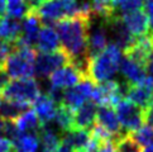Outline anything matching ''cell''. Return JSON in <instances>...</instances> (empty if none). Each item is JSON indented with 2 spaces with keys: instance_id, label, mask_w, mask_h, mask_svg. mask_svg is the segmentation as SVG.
<instances>
[{
  "instance_id": "obj_1",
  "label": "cell",
  "mask_w": 153,
  "mask_h": 152,
  "mask_svg": "<svg viewBox=\"0 0 153 152\" xmlns=\"http://www.w3.org/2000/svg\"><path fill=\"white\" fill-rule=\"evenodd\" d=\"M91 27V17L76 14L54 23L61 48L66 52L70 61L86 76L87 69V37ZM87 77V76H86Z\"/></svg>"
},
{
  "instance_id": "obj_2",
  "label": "cell",
  "mask_w": 153,
  "mask_h": 152,
  "mask_svg": "<svg viewBox=\"0 0 153 152\" xmlns=\"http://www.w3.org/2000/svg\"><path fill=\"white\" fill-rule=\"evenodd\" d=\"M123 52L114 43H108L106 47L97 55L92 56L87 61L86 76L94 84H100L106 80H111L119 70Z\"/></svg>"
},
{
  "instance_id": "obj_3",
  "label": "cell",
  "mask_w": 153,
  "mask_h": 152,
  "mask_svg": "<svg viewBox=\"0 0 153 152\" xmlns=\"http://www.w3.org/2000/svg\"><path fill=\"white\" fill-rule=\"evenodd\" d=\"M13 51L5 57L3 71L12 79L33 77L37 51L33 47L22 46L13 42Z\"/></svg>"
},
{
  "instance_id": "obj_4",
  "label": "cell",
  "mask_w": 153,
  "mask_h": 152,
  "mask_svg": "<svg viewBox=\"0 0 153 152\" xmlns=\"http://www.w3.org/2000/svg\"><path fill=\"white\" fill-rule=\"evenodd\" d=\"M41 94V89L37 80L33 77H20L9 80L1 90V98L20 104L32 105Z\"/></svg>"
},
{
  "instance_id": "obj_5",
  "label": "cell",
  "mask_w": 153,
  "mask_h": 152,
  "mask_svg": "<svg viewBox=\"0 0 153 152\" xmlns=\"http://www.w3.org/2000/svg\"><path fill=\"white\" fill-rule=\"evenodd\" d=\"M42 24L52 25L65 18L79 14V3L76 0H46L39 7L33 9Z\"/></svg>"
},
{
  "instance_id": "obj_6",
  "label": "cell",
  "mask_w": 153,
  "mask_h": 152,
  "mask_svg": "<svg viewBox=\"0 0 153 152\" xmlns=\"http://www.w3.org/2000/svg\"><path fill=\"white\" fill-rule=\"evenodd\" d=\"M114 108L118 121L125 133H132L144 124V109L135 105L127 98H123Z\"/></svg>"
},
{
  "instance_id": "obj_7",
  "label": "cell",
  "mask_w": 153,
  "mask_h": 152,
  "mask_svg": "<svg viewBox=\"0 0 153 152\" xmlns=\"http://www.w3.org/2000/svg\"><path fill=\"white\" fill-rule=\"evenodd\" d=\"M123 98H124V88L120 85L119 81L106 80L104 83L95 84L90 100L94 101L97 107L108 105L114 108Z\"/></svg>"
},
{
  "instance_id": "obj_8",
  "label": "cell",
  "mask_w": 153,
  "mask_h": 152,
  "mask_svg": "<svg viewBox=\"0 0 153 152\" xmlns=\"http://www.w3.org/2000/svg\"><path fill=\"white\" fill-rule=\"evenodd\" d=\"M70 58L62 48L52 52H41L36 56L34 75L38 77H48L57 69L70 63Z\"/></svg>"
},
{
  "instance_id": "obj_9",
  "label": "cell",
  "mask_w": 153,
  "mask_h": 152,
  "mask_svg": "<svg viewBox=\"0 0 153 152\" xmlns=\"http://www.w3.org/2000/svg\"><path fill=\"white\" fill-rule=\"evenodd\" d=\"M94 88H95V84L90 79L81 80L79 84H76L72 88L63 90L61 104L68 107L71 110L77 109L85 101L91 99V94Z\"/></svg>"
},
{
  "instance_id": "obj_10",
  "label": "cell",
  "mask_w": 153,
  "mask_h": 152,
  "mask_svg": "<svg viewBox=\"0 0 153 152\" xmlns=\"http://www.w3.org/2000/svg\"><path fill=\"white\" fill-rule=\"evenodd\" d=\"M124 96L128 100L140 107L142 109H147L153 105V80L151 76L147 77L137 85H124Z\"/></svg>"
},
{
  "instance_id": "obj_11",
  "label": "cell",
  "mask_w": 153,
  "mask_h": 152,
  "mask_svg": "<svg viewBox=\"0 0 153 152\" xmlns=\"http://www.w3.org/2000/svg\"><path fill=\"white\" fill-rule=\"evenodd\" d=\"M48 77H50V84L52 88H57L61 90L72 88L76 84H79L81 80L87 79L85 74L76 67L72 62L57 69Z\"/></svg>"
},
{
  "instance_id": "obj_12",
  "label": "cell",
  "mask_w": 153,
  "mask_h": 152,
  "mask_svg": "<svg viewBox=\"0 0 153 152\" xmlns=\"http://www.w3.org/2000/svg\"><path fill=\"white\" fill-rule=\"evenodd\" d=\"M120 19L125 25V28L129 31V33L134 38L149 33V22L143 8L120 14Z\"/></svg>"
},
{
  "instance_id": "obj_13",
  "label": "cell",
  "mask_w": 153,
  "mask_h": 152,
  "mask_svg": "<svg viewBox=\"0 0 153 152\" xmlns=\"http://www.w3.org/2000/svg\"><path fill=\"white\" fill-rule=\"evenodd\" d=\"M23 19L24 20H23V23H22L20 36L18 39L14 42L18 43V45H22V46H29V47L34 48L38 33H39V29L42 27V22L37 17V14L33 10H29Z\"/></svg>"
},
{
  "instance_id": "obj_14",
  "label": "cell",
  "mask_w": 153,
  "mask_h": 152,
  "mask_svg": "<svg viewBox=\"0 0 153 152\" xmlns=\"http://www.w3.org/2000/svg\"><path fill=\"white\" fill-rule=\"evenodd\" d=\"M95 123H97L101 128L105 129V131L114 138V141L125 133V132H123L122 126H120V123L118 121L117 113L114 110L113 107H108V105H99L97 107Z\"/></svg>"
},
{
  "instance_id": "obj_15",
  "label": "cell",
  "mask_w": 153,
  "mask_h": 152,
  "mask_svg": "<svg viewBox=\"0 0 153 152\" xmlns=\"http://www.w3.org/2000/svg\"><path fill=\"white\" fill-rule=\"evenodd\" d=\"M119 67H120V71H122V75L125 79V84H128V85L140 84L142 81L147 77L146 66H143V65L135 62L125 56L122 57Z\"/></svg>"
},
{
  "instance_id": "obj_16",
  "label": "cell",
  "mask_w": 153,
  "mask_h": 152,
  "mask_svg": "<svg viewBox=\"0 0 153 152\" xmlns=\"http://www.w3.org/2000/svg\"><path fill=\"white\" fill-rule=\"evenodd\" d=\"M97 105L92 100L85 101L77 109L74 110V128L72 129H90L95 123Z\"/></svg>"
},
{
  "instance_id": "obj_17",
  "label": "cell",
  "mask_w": 153,
  "mask_h": 152,
  "mask_svg": "<svg viewBox=\"0 0 153 152\" xmlns=\"http://www.w3.org/2000/svg\"><path fill=\"white\" fill-rule=\"evenodd\" d=\"M36 47L39 52H52L61 48L58 34L52 25L42 24L37 37Z\"/></svg>"
},
{
  "instance_id": "obj_18",
  "label": "cell",
  "mask_w": 153,
  "mask_h": 152,
  "mask_svg": "<svg viewBox=\"0 0 153 152\" xmlns=\"http://www.w3.org/2000/svg\"><path fill=\"white\" fill-rule=\"evenodd\" d=\"M33 105H34L33 110L37 114V117L39 119L42 126L51 123L53 121L54 113H56L58 104L52 99V98H50L47 94H43V95L39 94V96L34 100Z\"/></svg>"
},
{
  "instance_id": "obj_19",
  "label": "cell",
  "mask_w": 153,
  "mask_h": 152,
  "mask_svg": "<svg viewBox=\"0 0 153 152\" xmlns=\"http://www.w3.org/2000/svg\"><path fill=\"white\" fill-rule=\"evenodd\" d=\"M108 45V31L105 23L101 22V24L94 27L91 32L89 31L87 37V56L92 57L101 52Z\"/></svg>"
},
{
  "instance_id": "obj_20",
  "label": "cell",
  "mask_w": 153,
  "mask_h": 152,
  "mask_svg": "<svg viewBox=\"0 0 153 152\" xmlns=\"http://www.w3.org/2000/svg\"><path fill=\"white\" fill-rule=\"evenodd\" d=\"M15 126H17L18 131L20 134H36L38 136L39 133L41 128H42V124L38 119L37 114L34 113L33 109H27L23 114L14 121Z\"/></svg>"
},
{
  "instance_id": "obj_21",
  "label": "cell",
  "mask_w": 153,
  "mask_h": 152,
  "mask_svg": "<svg viewBox=\"0 0 153 152\" xmlns=\"http://www.w3.org/2000/svg\"><path fill=\"white\" fill-rule=\"evenodd\" d=\"M90 5V13L91 17L101 19V22H108L113 17H115L117 9H115V0H87Z\"/></svg>"
},
{
  "instance_id": "obj_22",
  "label": "cell",
  "mask_w": 153,
  "mask_h": 152,
  "mask_svg": "<svg viewBox=\"0 0 153 152\" xmlns=\"http://www.w3.org/2000/svg\"><path fill=\"white\" fill-rule=\"evenodd\" d=\"M62 136H59L50 124L42 126L39 133H38V139L41 141V147L42 152H54L56 148L61 143Z\"/></svg>"
},
{
  "instance_id": "obj_23",
  "label": "cell",
  "mask_w": 153,
  "mask_h": 152,
  "mask_svg": "<svg viewBox=\"0 0 153 152\" xmlns=\"http://www.w3.org/2000/svg\"><path fill=\"white\" fill-rule=\"evenodd\" d=\"M22 23L18 19L3 17L0 18V41L14 42L20 36Z\"/></svg>"
},
{
  "instance_id": "obj_24",
  "label": "cell",
  "mask_w": 153,
  "mask_h": 152,
  "mask_svg": "<svg viewBox=\"0 0 153 152\" xmlns=\"http://www.w3.org/2000/svg\"><path fill=\"white\" fill-rule=\"evenodd\" d=\"M53 121L62 133L68 132L74 128V110L59 103L57 105L56 113H54Z\"/></svg>"
},
{
  "instance_id": "obj_25",
  "label": "cell",
  "mask_w": 153,
  "mask_h": 152,
  "mask_svg": "<svg viewBox=\"0 0 153 152\" xmlns=\"http://www.w3.org/2000/svg\"><path fill=\"white\" fill-rule=\"evenodd\" d=\"M30 105L20 104V103L4 100L0 103V118L3 121H15L20 114H23L27 109H29Z\"/></svg>"
},
{
  "instance_id": "obj_26",
  "label": "cell",
  "mask_w": 153,
  "mask_h": 152,
  "mask_svg": "<svg viewBox=\"0 0 153 152\" xmlns=\"http://www.w3.org/2000/svg\"><path fill=\"white\" fill-rule=\"evenodd\" d=\"M39 139L36 134H20L13 142L14 152H37Z\"/></svg>"
},
{
  "instance_id": "obj_27",
  "label": "cell",
  "mask_w": 153,
  "mask_h": 152,
  "mask_svg": "<svg viewBox=\"0 0 153 152\" xmlns=\"http://www.w3.org/2000/svg\"><path fill=\"white\" fill-rule=\"evenodd\" d=\"M29 12L27 0H7V13L13 19H23Z\"/></svg>"
},
{
  "instance_id": "obj_28",
  "label": "cell",
  "mask_w": 153,
  "mask_h": 152,
  "mask_svg": "<svg viewBox=\"0 0 153 152\" xmlns=\"http://www.w3.org/2000/svg\"><path fill=\"white\" fill-rule=\"evenodd\" d=\"M117 152H142V147L133 139L129 133H124L114 141Z\"/></svg>"
},
{
  "instance_id": "obj_29",
  "label": "cell",
  "mask_w": 153,
  "mask_h": 152,
  "mask_svg": "<svg viewBox=\"0 0 153 152\" xmlns=\"http://www.w3.org/2000/svg\"><path fill=\"white\" fill-rule=\"evenodd\" d=\"M129 134L132 136L133 139L142 148L153 142V128L149 127L148 124H146V123Z\"/></svg>"
},
{
  "instance_id": "obj_30",
  "label": "cell",
  "mask_w": 153,
  "mask_h": 152,
  "mask_svg": "<svg viewBox=\"0 0 153 152\" xmlns=\"http://www.w3.org/2000/svg\"><path fill=\"white\" fill-rule=\"evenodd\" d=\"M143 0H115V9L118 15L132 12L135 9H140L143 8Z\"/></svg>"
},
{
  "instance_id": "obj_31",
  "label": "cell",
  "mask_w": 153,
  "mask_h": 152,
  "mask_svg": "<svg viewBox=\"0 0 153 152\" xmlns=\"http://www.w3.org/2000/svg\"><path fill=\"white\" fill-rule=\"evenodd\" d=\"M143 9L148 17V22H149V32H153V0H148L146 1L143 5Z\"/></svg>"
},
{
  "instance_id": "obj_32",
  "label": "cell",
  "mask_w": 153,
  "mask_h": 152,
  "mask_svg": "<svg viewBox=\"0 0 153 152\" xmlns=\"http://www.w3.org/2000/svg\"><path fill=\"white\" fill-rule=\"evenodd\" d=\"M0 152H14L12 141L5 137H0Z\"/></svg>"
},
{
  "instance_id": "obj_33",
  "label": "cell",
  "mask_w": 153,
  "mask_h": 152,
  "mask_svg": "<svg viewBox=\"0 0 153 152\" xmlns=\"http://www.w3.org/2000/svg\"><path fill=\"white\" fill-rule=\"evenodd\" d=\"M97 152H117L115 145H114V141H106L99 146Z\"/></svg>"
},
{
  "instance_id": "obj_34",
  "label": "cell",
  "mask_w": 153,
  "mask_h": 152,
  "mask_svg": "<svg viewBox=\"0 0 153 152\" xmlns=\"http://www.w3.org/2000/svg\"><path fill=\"white\" fill-rule=\"evenodd\" d=\"M144 123L153 128V105L144 109Z\"/></svg>"
},
{
  "instance_id": "obj_35",
  "label": "cell",
  "mask_w": 153,
  "mask_h": 152,
  "mask_svg": "<svg viewBox=\"0 0 153 152\" xmlns=\"http://www.w3.org/2000/svg\"><path fill=\"white\" fill-rule=\"evenodd\" d=\"M146 70H147V75L151 76L152 80H153V52L151 53V56L148 58V62H147Z\"/></svg>"
},
{
  "instance_id": "obj_36",
  "label": "cell",
  "mask_w": 153,
  "mask_h": 152,
  "mask_svg": "<svg viewBox=\"0 0 153 152\" xmlns=\"http://www.w3.org/2000/svg\"><path fill=\"white\" fill-rule=\"evenodd\" d=\"M8 81H9V76L3 70H0V93H1V90L4 89V86L7 85Z\"/></svg>"
},
{
  "instance_id": "obj_37",
  "label": "cell",
  "mask_w": 153,
  "mask_h": 152,
  "mask_svg": "<svg viewBox=\"0 0 153 152\" xmlns=\"http://www.w3.org/2000/svg\"><path fill=\"white\" fill-rule=\"evenodd\" d=\"M54 152H74V150L71 148L66 142H63V141L61 139V143H59V146L56 148V151H54Z\"/></svg>"
},
{
  "instance_id": "obj_38",
  "label": "cell",
  "mask_w": 153,
  "mask_h": 152,
  "mask_svg": "<svg viewBox=\"0 0 153 152\" xmlns=\"http://www.w3.org/2000/svg\"><path fill=\"white\" fill-rule=\"evenodd\" d=\"M46 0H27V3H28V7H29V10H33L36 8H38L42 3H45Z\"/></svg>"
},
{
  "instance_id": "obj_39",
  "label": "cell",
  "mask_w": 153,
  "mask_h": 152,
  "mask_svg": "<svg viewBox=\"0 0 153 152\" xmlns=\"http://www.w3.org/2000/svg\"><path fill=\"white\" fill-rule=\"evenodd\" d=\"M142 152H153V142L148 146H146V147L142 148Z\"/></svg>"
},
{
  "instance_id": "obj_40",
  "label": "cell",
  "mask_w": 153,
  "mask_h": 152,
  "mask_svg": "<svg viewBox=\"0 0 153 152\" xmlns=\"http://www.w3.org/2000/svg\"><path fill=\"white\" fill-rule=\"evenodd\" d=\"M149 34L152 36V38H153V32H149Z\"/></svg>"
},
{
  "instance_id": "obj_41",
  "label": "cell",
  "mask_w": 153,
  "mask_h": 152,
  "mask_svg": "<svg viewBox=\"0 0 153 152\" xmlns=\"http://www.w3.org/2000/svg\"><path fill=\"white\" fill-rule=\"evenodd\" d=\"M0 103H1V99H0Z\"/></svg>"
}]
</instances>
